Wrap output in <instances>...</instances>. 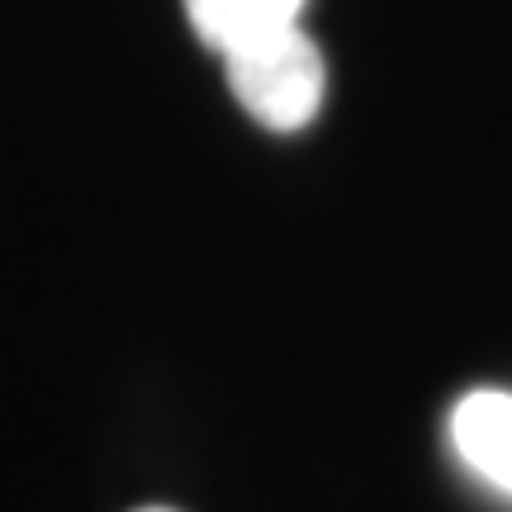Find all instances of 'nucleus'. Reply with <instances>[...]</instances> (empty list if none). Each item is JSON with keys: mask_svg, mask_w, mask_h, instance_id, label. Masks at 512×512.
<instances>
[{"mask_svg": "<svg viewBox=\"0 0 512 512\" xmlns=\"http://www.w3.org/2000/svg\"><path fill=\"white\" fill-rule=\"evenodd\" d=\"M143 512H171V508H143Z\"/></svg>", "mask_w": 512, "mask_h": 512, "instance_id": "20e7f679", "label": "nucleus"}, {"mask_svg": "<svg viewBox=\"0 0 512 512\" xmlns=\"http://www.w3.org/2000/svg\"><path fill=\"white\" fill-rule=\"evenodd\" d=\"M223 72L238 105L271 133H299L313 124L328 95V62L299 24L228 53Z\"/></svg>", "mask_w": 512, "mask_h": 512, "instance_id": "f257e3e1", "label": "nucleus"}, {"mask_svg": "<svg viewBox=\"0 0 512 512\" xmlns=\"http://www.w3.org/2000/svg\"><path fill=\"white\" fill-rule=\"evenodd\" d=\"M451 451L475 479L512 498V394L508 389H470L451 408Z\"/></svg>", "mask_w": 512, "mask_h": 512, "instance_id": "f03ea898", "label": "nucleus"}, {"mask_svg": "<svg viewBox=\"0 0 512 512\" xmlns=\"http://www.w3.org/2000/svg\"><path fill=\"white\" fill-rule=\"evenodd\" d=\"M185 15L209 53L228 57L256 38L294 29L304 15V0H185Z\"/></svg>", "mask_w": 512, "mask_h": 512, "instance_id": "7ed1b4c3", "label": "nucleus"}]
</instances>
